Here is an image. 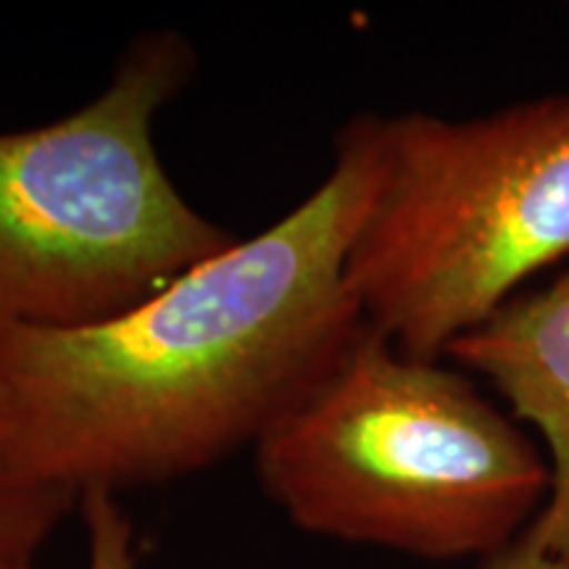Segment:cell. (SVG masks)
Returning a JSON list of instances; mask_svg holds the SVG:
<instances>
[{"instance_id":"obj_1","label":"cell","mask_w":569,"mask_h":569,"mask_svg":"<svg viewBox=\"0 0 569 569\" xmlns=\"http://www.w3.org/2000/svg\"><path fill=\"white\" fill-rule=\"evenodd\" d=\"M372 180L361 113L315 193L264 232L103 322L0 330L6 472L119 493L256 446L365 325L346 267Z\"/></svg>"},{"instance_id":"obj_2","label":"cell","mask_w":569,"mask_h":569,"mask_svg":"<svg viewBox=\"0 0 569 569\" xmlns=\"http://www.w3.org/2000/svg\"><path fill=\"white\" fill-rule=\"evenodd\" d=\"M269 501L311 536L425 561H482L522 536L549 459L459 367L361 325L256 440Z\"/></svg>"},{"instance_id":"obj_3","label":"cell","mask_w":569,"mask_h":569,"mask_svg":"<svg viewBox=\"0 0 569 569\" xmlns=\"http://www.w3.org/2000/svg\"><path fill=\"white\" fill-rule=\"evenodd\" d=\"M369 122L375 180L348 288L398 351L438 361L569 256V92L465 119Z\"/></svg>"},{"instance_id":"obj_4","label":"cell","mask_w":569,"mask_h":569,"mask_svg":"<svg viewBox=\"0 0 569 569\" xmlns=\"http://www.w3.org/2000/svg\"><path fill=\"white\" fill-rule=\"evenodd\" d=\"M193 71L180 32L138 34L101 96L0 132V330L103 322L238 240L190 206L156 151V117Z\"/></svg>"},{"instance_id":"obj_5","label":"cell","mask_w":569,"mask_h":569,"mask_svg":"<svg viewBox=\"0 0 569 569\" xmlns=\"http://www.w3.org/2000/svg\"><path fill=\"white\" fill-rule=\"evenodd\" d=\"M443 359L482 377L511 417L543 440L551 490L532 530L551 553L569 559V269L549 288L503 303L453 340Z\"/></svg>"},{"instance_id":"obj_6","label":"cell","mask_w":569,"mask_h":569,"mask_svg":"<svg viewBox=\"0 0 569 569\" xmlns=\"http://www.w3.org/2000/svg\"><path fill=\"white\" fill-rule=\"evenodd\" d=\"M74 507V490L17 478L0 467V569H34L42 543Z\"/></svg>"},{"instance_id":"obj_7","label":"cell","mask_w":569,"mask_h":569,"mask_svg":"<svg viewBox=\"0 0 569 569\" xmlns=\"http://www.w3.org/2000/svg\"><path fill=\"white\" fill-rule=\"evenodd\" d=\"M80 517L88 532V569H134V530L113 490H84Z\"/></svg>"},{"instance_id":"obj_8","label":"cell","mask_w":569,"mask_h":569,"mask_svg":"<svg viewBox=\"0 0 569 569\" xmlns=\"http://www.w3.org/2000/svg\"><path fill=\"white\" fill-rule=\"evenodd\" d=\"M472 569H569V559H561L546 549L530 525L515 543L493 557L475 561Z\"/></svg>"},{"instance_id":"obj_9","label":"cell","mask_w":569,"mask_h":569,"mask_svg":"<svg viewBox=\"0 0 569 569\" xmlns=\"http://www.w3.org/2000/svg\"><path fill=\"white\" fill-rule=\"evenodd\" d=\"M3 443H6V409H3V398H0V457H3Z\"/></svg>"}]
</instances>
